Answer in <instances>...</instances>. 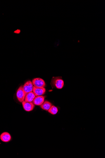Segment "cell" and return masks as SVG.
Returning <instances> with one entry per match:
<instances>
[{"label":"cell","instance_id":"277c9868","mask_svg":"<svg viewBox=\"0 0 105 158\" xmlns=\"http://www.w3.org/2000/svg\"><path fill=\"white\" fill-rule=\"evenodd\" d=\"M23 86H21L17 90V96L19 101L21 103L24 101L25 95L24 92L23 90Z\"/></svg>","mask_w":105,"mask_h":158},{"label":"cell","instance_id":"52a82bcc","mask_svg":"<svg viewBox=\"0 0 105 158\" xmlns=\"http://www.w3.org/2000/svg\"><path fill=\"white\" fill-rule=\"evenodd\" d=\"M0 139L4 142L7 143L10 141L12 137L10 134L7 132H4L0 136Z\"/></svg>","mask_w":105,"mask_h":158},{"label":"cell","instance_id":"ba28073f","mask_svg":"<svg viewBox=\"0 0 105 158\" xmlns=\"http://www.w3.org/2000/svg\"><path fill=\"white\" fill-rule=\"evenodd\" d=\"M35 95L36 96H41L44 95L46 92V89L45 88H37L33 87L32 91Z\"/></svg>","mask_w":105,"mask_h":158},{"label":"cell","instance_id":"8fae6325","mask_svg":"<svg viewBox=\"0 0 105 158\" xmlns=\"http://www.w3.org/2000/svg\"><path fill=\"white\" fill-rule=\"evenodd\" d=\"M58 109L56 106L52 105L48 110V112L52 115H55L58 112Z\"/></svg>","mask_w":105,"mask_h":158},{"label":"cell","instance_id":"30bf717a","mask_svg":"<svg viewBox=\"0 0 105 158\" xmlns=\"http://www.w3.org/2000/svg\"><path fill=\"white\" fill-rule=\"evenodd\" d=\"M52 105V104L50 102L46 100L40 105V107L42 109L48 111Z\"/></svg>","mask_w":105,"mask_h":158},{"label":"cell","instance_id":"5b68a950","mask_svg":"<svg viewBox=\"0 0 105 158\" xmlns=\"http://www.w3.org/2000/svg\"><path fill=\"white\" fill-rule=\"evenodd\" d=\"M22 105L24 109L28 112L32 111L35 107V105L32 102H28L24 101L22 102Z\"/></svg>","mask_w":105,"mask_h":158},{"label":"cell","instance_id":"3957f363","mask_svg":"<svg viewBox=\"0 0 105 158\" xmlns=\"http://www.w3.org/2000/svg\"><path fill=\"white\" fill-rule=\"evenodd\" d=\"M33 85L32 82L30 81L27 82L23 86V90L25 95L28 93L33 91Z\"/></svg>","mask_w":105,"mask_h":158},{"label":"cell","instance_id":"7a4b0ae2","mask_svg":"<svg viewBox=\"0 0 105 158\" xmlns=\"http://www.w3.org/2000/svg\"><path fill=\"white\" fill-rule=\"evenodd\" d=\"M32 82L33 86L37 88H45L46 86L45 81L40 78L33 79Z\"/></svg>","mask_w":105,"mask_h":158},{"label":"cell","instance_id":"8992f818","mask_svg":"<svg viewBox=\"0 0 105 158\" xmlns=\"http://www.w3.org/2000/svg\"><path fill=\"white\" fill-rule=\"evenodd\" d=\"M45 97L43 95L36 96L32 102L35 105L40 106L44 102Z\"/></svg>","mask_w":105,"mask_h":158},{"label":"cell","instance_id":"6da1fadb","mask_svg":"<svg viewBox=\"0 0 105 158\" xmlns=\"http://www.w3.org/2000/svg\"><path fill=\"white\" fill-rule=\"evenodd\" d=\"M50 84L52 87L61 89L64 87V82L61 77H54L52 79Z\"/></svg>","mask_w":105,"mask_h":158},{"label":"cell","instance_id":"9c48e42d","mask_svg":"<svg viewBox=\"0 0 105 158\" xmlns=\"http://www.w3.org/2000/svg\"><path fill=\"white\" fill-rule=\"evenodd\" d=\"M35 97V95L33 92L28 93L25 96L24 101L28 102H32Z\"/></svg>","mask_w":105,"mask_h":158}]
</instances>
